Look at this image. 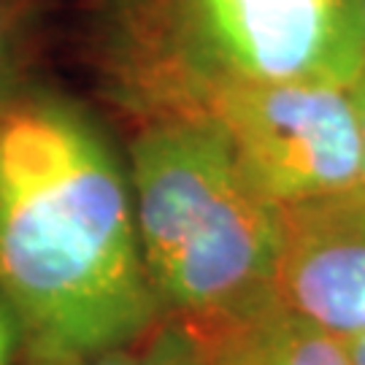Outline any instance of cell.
Masks as SVG:
<instances>
[{
    "mask_svg": "<svg viewBox=\"0 0 365 365\" xmlns=\"http://www.w3.org/2000/svg\"><path fill=\"white\" fill-rule=\"evenodd\" d=\"M0 300L30 365H76L168 317L125 163L84 106L33 84L0 103Z\"/></svg>",
    "mask_w": 365,
    "mask_h": 365,
    "instance_id": "cell-1",
    "label": "cell"
},
{
    "mask_svg": "<svg viewBox=\"0 0 365 365\" xmlns=\"http://www.w3.org/2000/svg\"><path fill=\"white\" fill-rule=\"evenodd\" d=\"M106 98L133 122L203 114L227 90L365 71L360 0H90Z\"/></svg>",
    "mask_w": 365,
    "mask_h": 365,
    "instance_id": "cell-2",
    "label": "cell"
},
{
    "mask_svg": "<svg viewBox=\"0 0 365 365\" xmlns=\"http://www.w3.org/2000/svg\"><path fill=\"white\" fill-rule=\"evenodd\" d=\"M133 220L163 312L197 327L276 298L282 211L206 114L133 122Z\"/></svg>",
    "mask_w": 365,
    "mask_h": 365,
    "instance_id": "cell-3",
    "label": "cell"
},
{
    "mask_svg": "<svg viewBox=\"0 0 365 365\" xmlns=\"http://www.w3.org/2000/svg\"><path fill=\"white\" fill-rule=\"evenodd\" d=\"M217 122L249 182L279 211L352 192L363 176L354 84L284 78L217 95Z\"/></svg>",
    "mask_w": 365,
    "mask_h": 365,
    "instance_id": "cell-4",
    "label": "cell"
},
{
    "mask_svg": "<svg viewBox=\"0 0 365 365\" xmlns=\"http://www.w3.org/2000/svg\"><path fill=\"white\" fill-rule=\"evenodd\" d=\"M276 300L339 339L365 336V192L282 211Z\"/></svg>",
    "mask_w": 365,
    "mask_h": 365,
    "instance_id": "cell-5",
    "label": "cell"
},
{
    "mask_svg": "<svg viewBox=\"0 0 365 365\" xmlns=\"http://www.w3.org/2000/svg\"><path fill=\"white\" fill-rule=\"evenodd\" d=\"M190 330L203 365H354L346 341L292 314L276 298Z\"/></svg>",
    "mask_w": 365,
    "mask_h": 365,
    "instance_id": "cell-6",
    "label": "cell"
},
{
    "mask_svg": "<svg viewBox=\"0 0 365 365\" xmlns=\"http://www.w3.org/2000/svg\"><path fill=\"white\" fill-rule=\"evenodd\" d=\"M46 0H0V103L25 87Z\"/></svg>",
    "mask_w": 365,
    "mask_h": 365,
    "instance_id": "cell-7",
    "label": "cell"
},
{
    "mask_svg": "<svg viewBox=\"0 0 365 365\" xmlns=\"http://www.w3.org/2000/svg\"><path fill=\"white\" fill-rule=\"evenodd\" d=\"M76 365H203V360L192 330L179 319L165 317L141 339L92 354Z\"/></svg>",
    "mask_w": 365,
    "mask_h": 365,
    "instance_id": "cell-8",
    "label": "cell"
},
{
    "mask_svg": "<svg viewBox=\"0 0 365 365\" xmlns=\"http://www.w3.org/2000/svg\"><path fill=\"white\" fill-rule=\"evenodd\" d=\"M16 349H19V327L9 306L0 300V365H11Z\"/></svg>",
    "mask_w": 365,
    "mask_h": 365,
    "instance_id": "cell-9",
    "label": "cell"
},
{
    "mask_svg": "<svg viewBox=\"0 0 365 365\" xmlns=\"http://www.w3.org/2000/svg\"><path fill=\"white\" fill-rule=\"evenodd\" d=\"M354 98H357V111H360V133H363V176H360V190L365 192V71L354 81Z\"/></svg>",
    "mask_w": 365,
    "mask_h": 365,
    "instance_id": "cell-10",
    "label": "cell"
},
{
    "mask_svg": "<svg viewBox=\"0 0 365 365\" xmlns=\"http://www.w3.org/2000/svg\"><path fill=\"white\" fill-rule=\"evenodd\" d=\"M346 346H349V354H352L354 365H365V336H357V339H344Z\"/></svg>",
    "mask_w": 365,
    "mask_h": 365,
    "instance_id": "cell-11",
    "label": "cell"
},
{
    "mask_svg": "<svg viewBox=\"0 0 365 365\" xmlns=\"http://www.w3.org/2000/svg\"><path fill=\"white\" fill-rule=\"evenodd\" d=\"M360 16H363V38H365V0H360Z\"/></svg>",
    "mask_w": 365,
    "mask_h": 365,
    "instance_id": "cell-12",
    "label": "cell"
}]
</instances>
